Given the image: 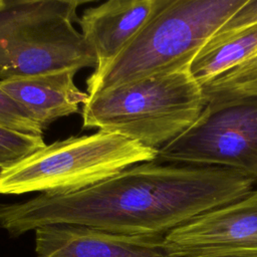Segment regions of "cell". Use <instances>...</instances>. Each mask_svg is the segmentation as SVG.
<instances>
[{
	"label": "cell",
	"instance_id": "4fadbf2b",
	"mask_svg": "<svg viewBox=\"0 0 257 257\" xmlns=\"http://www.w3.org/2000/svg\"><path fill=\"white\" fill-rule=\"evenodd\" d=\"M45 146L41 136L28 135L0 125V170Z\"/></svg>",
	"mask_w": 257,
	"mask_h": 257
},
{
	"label": "cell",
	"instance_id": "7c38bea8",
	"mask_svg": "<svg viewBox=\"0 0 257 257\" xmlns=\"http://www.w3.org/2000/svg\"><path fill=\"white\" fill-rule=\"evenodd\" d=\"M202 88L206 102L216 98L257 93V52Z\"/></svg>",
	"mask_w": 257,
	"mask_h": 257
},
{
	"label": "cell",
	"instance_id": "30bf717a",
	"mask_svg": "<svg viewBox=\"0 0 257 257\" xmlns=\"http://www.w3.org/2000/svg\"><path fill=\"white\" fill-rule=\"evenodd\" d=\"M77 70L63 69L0 80V87L45 130L59 117L73 114L89 95L74 83Z\"/></svg>",
	"mask_w": 257,
	"mask_h": 257
},
{
	"label": "cell",
	"instance_id": "5b68a950",
	"mask_svg": "<svg viewBox=\"0 0 257 257\" xmlns=\"http://www.w3.org/2000/svg\"><path fill=\"white\" fill-rule=\"evenodd\" d=\"M83 0H5L0 9V80L96 67L73 25Z\"/></svg>",
	"mask_w": 257,
	"mask_h": 257
},
{
	"label": "cell",
	"instance_id": "52a82bcc",
	"mask_svg": "<svg viewBox=\"0 0 257 257\" xmlns=\"http://www.w3.org/2000/svg\"><path fill=\"white\" fill-rule=\"evenodd\" d=\"M168 257L257 252V188L244 199L208 212L164 236Z\"/></svg>",
	"mask_w": 257,
	"mask_h": 257
},
{
	"label": "cell",
	"instance_id": "e0dca14e",
	"mask_svg": "<svg viewBox=\"0 0 257 257\" xmlns=\"http://www.w3.org/2000/svg\"><path fill=\"white\" fill-rule=\"evenodd\" d=\"M4 4H5V0H0V9L4 6Z\"/></svg>",
	"mask_w": 257,
	"mask_h": 257
},
{
	"label": "cell",
	"instance_id": "8992f818",
	"mask_svg": "<svg viewBox=\"0 0 257 257\" xmlns=\"http://www.w3.org/2000/svg\"><path fill=\"white\" fill-rule=\"evenodd\" d=\"M156 161L223 167L257 183V93L207 101L189 128L158 150Z\"/></svg>",
	"mask_w": 257,
	"mask_h": 257
},
{
	"label": "cell",
	"instance_id": "277c9868",
	"mask_svg": "<svg viewBox=\"0 0 257 257\" xmlns=\"http://www.w3.org/2000/svg\"><path fill=\"white\" fill-rule=\"evenodd\" d=\"M158 150L121 135L98 131L69 137L0 170V195L76 192L124 169L157 159Z\"/></svg>",
	"mask_w": 257,
	"mask_h": 257
},
{
	"label": "cell",
	"instance_id": "9a60e30c",
	"mask_svg": "<svg viewBox=\"0 0 257 257\" xmlns=\"http://www.w3.org/2000/svg\"><path fill=\"white\" fill-rule=\"evenodd\" d=\"M254 25H257V0H246L245 4L216 31L201 50L211 49L231 35Z\"/></svg>",
	"mask_w": 257,
	"mask_h": 257
},
{
	"label": "cell",
	"instance_id": "3957f363",
	"mask_svg": "<svg viewBox=\"0 0 257 257\" xmlns=\"http://www.w3.org/2000/svg\"><path fill=\"white\" fill-rule=\"evenodd\" d=\"M205 104L202 85L188 65L89 96L81 110L82 126L159 150L189 128Z\"/></svg>",
	"mask_w": 257,
	"mask_h": 257
},
{
	"label": "cell",
	"instance_id": "ba28073f",
	"mask_svg": "<svg viewBox=\"0 0 257 257\" xmlns=\"http://www.w3.org/2000/svg\"><path fill=\"white\" fill-rule=\"evenodd\" d=\"M36 257H168L163 236L122 235L74 225L34 231Z\"/></svg>",
	"mask_w": 257,
	"mask_h": 257
},
{
	"label": "cell",
	"instance_id": "2e32d148",
	"mask_svg": "<svg viewBox=\"0 0 257 257\" xmlns=\"http://www.w3.org/2000/svg\"><path fill=\"white\" fill-rule=\"evenodd\" d=\"M212 257H257V252L239 253V254H229V255H220V256H212Z\"/></svg>",
	"mask_w": 257,
	"mask_h": 257
},
{
	"label": "cell",
	"instance_id": "7a4b0ae2",
	"mask_svg": "<svg viewBox=\"0 0 257 257\" xmlns=\"http://www.w3.org/2000/svg\"><path fill=\"white\" fill-rule=\"evenodd\" d=\"M246 0H162L136 37L87 77L89 96L191 64L216 31Z\"/></svg>",
	"mask_w": 257,
	"mask_h": 257
},
{
	"label": "cell",
	"instance_id": "6da1fadb",
	"mask_svg": "<svg viewBox=\"0 0 257 257\" xmlns=\"http://www.w3.org/2000/svg\"><path fill=\"white\" fill-rule=\"evenodd\" d=\"M255 184L223 167L155 160L76 192L41 193L23 202L0 203V228L11 237L49 225L164 237L208 212L244 199Z\"/></svg>",
	"mask_w": 257,
	"mask_h": 257
},
{
	"label": "cell",
	"instance_id": "5bb4252c",
	"mask_svg": "<svg viewBox=\"0 0 257 257\" xmlns=\"http://www.w3.org/2000/svg\"><path fill=\"white\" fill-rule=\"evenodd\" d=\"M0 125L28 135L43 136V128L33 116L22 105L12 99L1 87Z\"/></svg>",
	"mask_w": 257,
	"mask_h": 257
},
{
	"label": "cell",
	"instance_id": "8fae6325",
	"mask_svg": "<svg viewBox=\"0 0 257 257\" xmlns=\"http://www.w3.org/2000/svg\"><path fill=\"white\" fill-rule=\"evenodd\" d=\"M257 52V25L239 31L211 49L201 50L190 72L202 86L250 59Z\"/></svg>",
	"mask_w": 257,
	"mask_h": 257
},
{
	"label": "cell",
	"instance_id": "9c48e42d",
	"mask_svg": "<svg viewBox=\"0 0 257 257\" xmlns=\"http://www.w3.org/2000/svg\"><path fill=\"white\" fill-rule=\"evenodd\" d=\"M161 1L108 0L82 12L77 23L96 57L95 68L103 67L122 51L152 18Z\"/></svg>",
	"mask_w": 257,
	"mask_h": 257
}]
</instances>
